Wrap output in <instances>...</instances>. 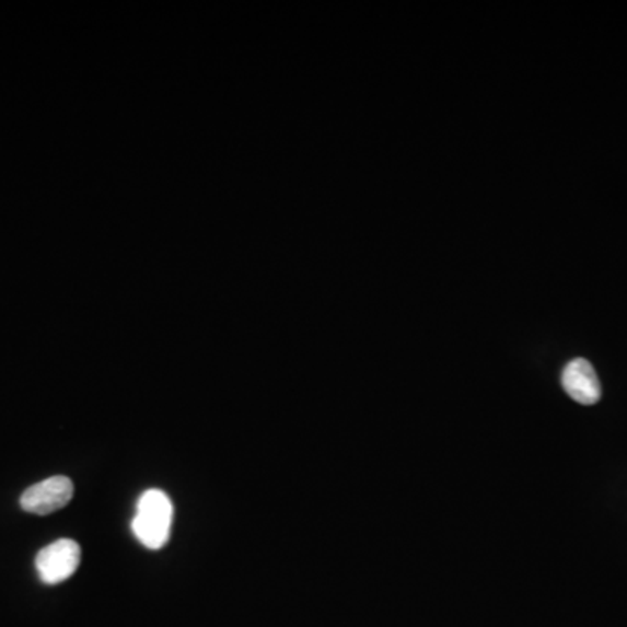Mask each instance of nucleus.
<instances>
[{
	"mask_svg": "<svg viewBox=\"0 0 627 627\" xmlns=\"http://www.w3.org/2000/svg\"><path fill=\"white\" fill-rule=\"evenodd\" d=\"M173 503L161 490H149L140 497L132 532L147 549L158 550L170 541Z\"/></svg>",
	"mask_w": 627,
	"mask_h": 627,
	"instance_id": "1",
	"label": "nucleus"
},
{
	"mask_svg": "<svg viewBox=\"0 0 627 627\" xmlns=\"http://www.w3.org/2000/svg\"><path fill=\"white\" fill-rule=\"evenodd\" d=\"M81 546L72 538H60L39 550L35 568L44 584L69 581L81 565Z\"/></svg>",
	"mask_w": 627,
	"mask_h": 627,
	"instance_id": "2",
	"label": "nucleus"
},
{
	"mask_svg": "<svg viewBox=\"0 0 627 627\" xmlns=\"http://www.w3.org/2000/svg\"><path fill=\"white\" fill-rule=\"evenodd\" d=\"M73 497V483L67 476H53L23 491L20 506L23 511L47 516L69 506Z\"/></svg>",
	"mask_w": 627,
	"mask_h": 627,
	"instance_id": "3",
	"label": "nucleus"
},
{
	"mask_svg": "<svg viewBox=\"0 0 627 627\" xmlns=\"http://www.w3.org/2000/svg\"><path fill=\"white\" fill-rule=\"evenodd\" d=\"M565 393L581 405H596L602 397V385L588 359L577 358L565 367L561 375Z\"/></svg>",
	"mask_w": 627,
	"mask_h": 627,
	"instance_id": "4",
	"label": "nucleus"
}]
</instances>
